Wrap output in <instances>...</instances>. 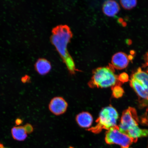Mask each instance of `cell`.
<instances>
[{
  "instance_id": "cell-1",
  "label": "cell",
  "mask_w": 148,
  "mask_h": 148,
  "mask_svg": "<svg viewBox=\"0 0 148 148\" xmlns=\"http://www.w3.org/2000/svg\"><path fill=\"white\" fill-rule=\"evenodd\" d=\"M73 36V33L69 27L66 25H60L53 29L51 40L70 73L74 74L77 70L73 58L67 50L68 44Z\"/></svg>"
},
{
  "instance_id": "cell-2",
  "label": "cell",
  "mask_w": 148,
  "mask_h": 148,
  "mask_svg": "<svg viewBox=\"0 0 148 148\" xmlns=\"http://www.w3.org/2000/svg\"><path fill=\"white\" fill-rule=\"evenodd\" d=\"M137 112L134 108L129 107L123 111L119 125V130L136 142L138 138L148 136V129L140 128L138 126Z\"/></svg>"
},
{
  "instance_id": "cell-3",
  "label": "cell",
  "mask_w": 148,
  "mask_h": 148,
  "mask_svg": "<svg viewBox=\"0 0 148 148\" xmlns=\"http://www.w3.org/2000/svg\"><path fill=\"white\" fill-rule=\"evenodd\" d=\"M121 83L118 79V75L114 73V69L110 64L106 67H99L94 69L88 85L92 88H104L120 86Z\"/></svg>"
},
{
  "instance_id": "cell-4",
  "label": "cell",
  "mask_w": 148,
  "mask_h": 148,
  "mask_svg": "<svg viewBox=\"0 0 148 148\" xmlns=\"http://www.w3.org/2000/svg\"><path fill=\"white\" fill-rule=\"evenodd\" d=\"M118 116L117 111L113 107L110 106L105 107L101 110L96 120V125L88 128V130L95 134H99L103 129L108 130L116 125Z\"/></svg>"
},
{
  "instance_id": "cell-5",
  "label": "cell",
  "mask_w": 148,
  "mask_h": 148,
  "mask_svg": "<svg viewBox=\"0 0 148 148\" xmlns=\"http://www.w3.org/2000/svg\"><path fill=\"white\" fill-rule=\"evenodd\" d=\"M130 85L138 95L144 99L141 104L145 106L148 103V73L139 68L131 77Z\"/></svg>"
},
{
  "instance_id": "cell-6",
  "label": "cell",
  "mask_w": 148,
  "mask_h": 148,
  "mask_svg": "<svg viewBox=\"0 0 148 148\" xmlns=\"http://www.w3.org/2000/svg\"><path fill=\"white\" fill-rule=\"evenodd\" d=\"M105 139L107 144H117L121 148H129L133 142H136L134 139L120 132L119 126L117 125L111 127L107 131Z\"/></svg>"
},
{
  "instance_id": "cell-7",
  "label": "cell",
  "mask_w": 148,
  "mask_h": 148,
  "mask_svg": "<svg viewBox=\"0 0 148 148\" xmlns=\"http://www.w3.org/2000/svg\"><path fill=\"white\" fill-rule=\"evenodd\" d=\"M68 103L63 98L56 97L51 100L49 105L50 111L56 115L64 113L67 110Z\"/></svg>"
},
{
  "instance_id": "cell-8",
  "label": "cell",
  "mask_w": 148,
  "mask_h": 148,
  "mask_svg": "<svg viewBox=\"0 0 148 148\" xmlns=\"http://www.w3.org/2000/svg\"><path fill=\"white\" fill-rule=\"evenodd\" d=\"M129 60V56L126 53L119 52L113 56L110 64L114 69H123L128 65Z\"/></svg>"
},
{
  "instance_id": "cell-9",
  "label": "cell",
  "mask_w": 148,
  "mask_h": 148,
  "mask_svg": "<svg viewBox=\"0 0 148 148\" xmlns=\"http://www.w3.org/2000/svg\"><path fill=\"white\" fill-rule=\"evenodd\" d=\"M119 4L114 1H108L105 2L103 6V11L106 15L113 17L116 15L119 12Z\"/></svg>"
},
{
  "instance_id": "cell-10",
  "label": "cell",
  "mask_w": 148,
  "mask_h": 148,
  "mask_svg": "<svg viewBox=\"0 0 148 148\" xmlns=\"http://www.w3.org/2000/svg\"><path fill=\"white\" fill-rule=\"evenodd\" d=\"M76 120L78 125L83 128H89L93 122V117L90 113L83 112L79 113L76 117Z\"/></svg>"
},
{
  "instance_id": "cell-11",
  "label": "cell",
  "mask_w": 148,
  "mask_h": 148,
  "mask_svg": "<svg viewBox=\"0 0 148 148\" xmlns=\"http://www.w3.org/2000/svg\"><path fill=\"white\" fill-rule=\"evenodd\" d=\"M34 68L39 74L45 75L50 71L51 66L49 61L45 58H40L38 59L35 63Z\"/></svg>"
},
{
  "instance_id": "cell-12",
  "label": "cell",
  "mask_w": 148,
  "mask_h": 148,
  "mask_svg": "<svg viewBox=\"0 0 148 148\" xmlns=\"http://www.w3.org/2000/svg\"><path fill=\"white\" fill-rule=\"evenodd\" d=\"M12 138L14 140L22 141L25 140L27 136V133L24 126H16L11 130Z\"/></svg>"
},
{
  "instance_id": "cell-13",
  "label": "cell",
  "mask_w": 148,
  "mask_h": 148,
  "mask_svg": "<svg viewBox=\"0 0 148 148\" xmlns=\"http://www.w3.org/2000/svg\"><path fill=\"white\" fill-rule=\"evenodd\" d=\"M120 3L123 8L126 10H130L136 6L137 1L136 0H122L120 1Z\"/></svg>"
},
{
  "instance_id": "cell-14",
  "label": "cell",
  "mask_w": 148,
  "mask_h": 148,
  "mask_svg": "<svg viewBox=\"0 0 148 148\" xmlns=\"http://www.w3.org/2000/svg\"><path fill=\"white\" fill-rule=\"evenodd\" d=\"M112 95L116 98H119L123 96L124 90L123 88L119 86H113L112 88Z\"/></svg>"
},
{
  "instance_id": "cell-15",
  "label": "cell",
  "mask_w": 148,
  "mask_h": 148,
  "mask_svg": "<svg viewBox=\"0 0 148 148\" xmlns=\"http://www.w3.org/2000/svg\"><path fill=\"white\" fill-rule=\"evenodd\" d=\"M118 79L121 83L127 82L129 80V76L127 74L124 73L118 75Z\"/></svg>"
},
{
  "instance_id": "cell-16",
  "label": "cell",
  "mask_w": 148,
  "mask_h": 148,
  "mask_svg": "<svg viewBox=\"0 0 148 148\" xmlns=\"http://www.w3.org/2000/svg\"><path fill=\"white\" fill-rule=\"evenodd\" d=\"M24 127H25L28 134H31L33 132V127L30 124L27 123L24 125Z\"/></svg>"
},
{
  "instance_id": "cell-17",
  "label": "cell",
  "mask_w": 148,
  "mask_h": 148,
  "mask_svg": "<svg viewBox=\"0 0 148 148\" xmlns=\"http://www.w3.org/2000/svg\"><path fill=\"white\" fill-rule=\"evenodd\" d=\"M22 120L20 119H18L16 120V125H19L20 123H22Z\"/></svg>"
},
{
  "instance_id": "cell-18",
  "label": "cell",
  "mask_w": 148,
  "mask_h": 148,
  "mask_svg": "<svg viewBox=\"0 0 148 148\" xmlns=\"http://www.w3.org/2000/svg\"><path fill=\"white\" fill-rule=\"evenodd\" d=\"M147 62H146L145 66H146V67H147V66L148 67V53H147Z\"/></svg>"
},
{
  "instance_id": "cell-19",
  "label": "cell",
  "mask_w": 148,
  "mask_h": 148,
  "mask_svg": "<svg viewBox=\"0 0 148 148\" xmlns=\"http://www.w3.org/2000/svg\"><path fill=\"white\" fill-rule=\"evenodd\" d=\"M0 148H9L6 147H5L4 145H3V144L1 143V142H0Z\"/></svg>"
},
{
  "instance_id": "cell-20",
  "label": "cell",
  "mask_w": 148,
  "mask_h": 148,
  "mask_svg": "<svg viewBox=\"0 0 148 148\" xmlns=\"http://www.w3.org/2000/svg\"><path fill=\"white\" fill-rule=\"evenodd\" d=\"M148 103H147V104H146V105H145V106H148Z\"/></svg>"
},
{
  "instance_id": "cell-21",
  "label": "cell",
  "mask_w": 148,
  "mask_h": 148,
  "mask_svg": "<svg viewBox=\"0 0 148 148\" xmlns=\"http://www.w3.org/2000/svg\"><path fill=\"white\" fill-rule=\"evenodd\" d=\"M69 148H73V147H70Z\"/></svg>"
},
{
  "instance_id": "cell-22",
  "label": "cell",
  "mask_w": 148,
  "mask_h": 148,
  "mask_svg": "<svg viewBox=\"0 0 148 148\" xmlns=\"http://www.w3.org/2000/svg\"><path fill=\"white\" fill-rule=\"evenodd\" d=\"M147 148H148V146H147Z\"/></svg>"
}]
</instances>
